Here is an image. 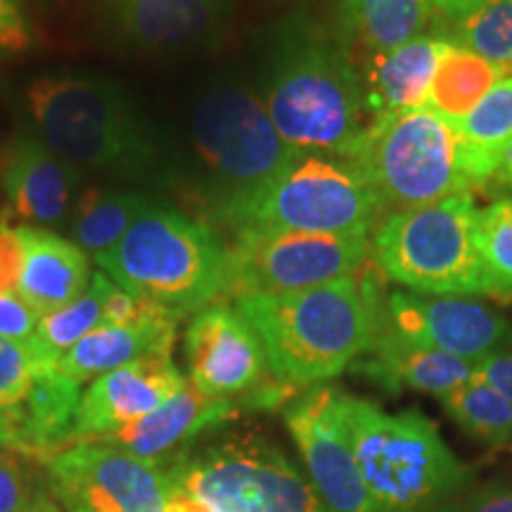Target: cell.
<instances>
[{
  "label": "cell",
  "instance_id": "obj_1",
  "mask_svg": "<svg viewBox=\"0 0 512 512\" xmlns=\"http://www.w3.org/2000/svg\"><path fill=\"white\" fill-rule=\"evenodd\" d=\"M370 259L356 275L335 283L235 299V309L264 344L275 380L297 389L318 387L366 354L387 302V278Z\"/></svg>",
  "mask_w": 512,
  "mask_h": 512
},
{
  "label": "cell",
  "instance_id": "obj_2",
  "mask_svg": "<svg viewBox=\"0 0 512 512\" xmlns=\"http://www.w3.org/2000/svg\"><path fill=\"white\" fill-rule=\"evenodd\" d=\"M24 100L38 140L76 169L152 181L164 166L162 138L147 112L105 76H41Z\"/></svg>",
  "mask_w": 512,
  "mask_h": 512
},
{
  "label": "cell",
  "instance_id": "obj_3",
  "mask_svg": "<svg viewBox=\"0 0 512 512\" xmlns=\"http://www.w3.org/2000/svg\"><path fill=\"white\" fill-rule=\"evenodd\" d=\"M261 100L285 143L299 152L347 155L366 128L363 76L344 36L306 19L280 31Z\"/></svg>",
  "mask_w": 512,
  "mask_h": 512
},
{
  "label": "cell",
  "instance_id": "obj_4",
  "mask_svg": "<svg viewBox=\"0 0 512 512\" xmlns=\"http://www.w3.org/2000/svg\"><path fill=\"white\" fill-rule=\"evenodd\" d=\"M95 264L124 290L188 316L228 297V245L211 223L152 204Z\"/></svg>",
  "mask_w": 512,
  "mask_h": 512
},
{
  "label": "cell",
  "instance_id": "obj_5",
  "mask_svg": "<svg viewBox=\"0 0 512 512\" xmlns=\"http://www.w3.org/2000/svg\"><path fill=\"white\" fill-rule=\"evenodd\" d=\"M188 128L202 207L221 226L299 157L273 126L261 95L238 83L207 88L192 105Z\"/></svg>",
  "mask_w": 512,
  "mask_h": 512
},
{
  "label": "cell",
  "instance_id": "obj_6",
  "mask_svg": "<svg viewBox=\"0 0 512 512\" xmlns=\"http://www.w3.org/2000/svg\"><path fill=\"white\" fill-rule=\"evenodd\" d=\"M339 411L358 470L389 512L437 510L470 479V467L415 408L387 413L373 401L342 392Z\"/></svg>",
  "mask_w": 512,
  "mask_h": 512
},
{
  "label": "cell",
  "instance_id": "obj_7",
  "mask_svg": "<svg viewBox=\"0 0 512 512\" xmlns=\"http://www.w3.org/2000/svg\"><path fill=\"white\" fill-rule=\"evenodd\" d=\"M472 192L425 207L392 211L375 226L370 256L392 283L418 294H494L475 238Z\"/></svg>",
  "mask_w": 512,
  "mask_h": 512
},
{
  "label": "cell",
  "instance_id": "obj_8",
  "mask_svg": "<svg viewBox=\"0 0 512 512\" xmlns=\"http://www.w3.org/2000/svg\"><path fill=\"white\" fill-rule=\"evenodd\" d=\"M384 209L366 169L351 155L299 152L271 183L242 202L223 226L370 235Z\"/></svg>",
  "mask_w": 512,
  "mask_h": 512
},
{
  "label": "cell",
  "instance_id": "obj_9",
  "mask_svg": "<svg viewBox=\"0 0 512 512\" xmlns=\"http://www.w3.org/2000/svg\"><path fill=\"white\" fill-rule=\"evenodd\" d=\"M347 155L366 169L384 216L475 188L456 126L425 107L373 119Z\"/></svg>",
  "mask_w": 512,
  "mask_h": 512
},
{
  "label": "cell",
  "instance_id": "obj_10",
  "mask_svg": "<svg viewBox=\"0 0 512 512\" xmlns=\"http://www.w3.org/2000/svg\"><path fill=\"white\" fill-rule=\"evenodd\" d=\"M176 489L214 512H330L271 441L230 437L171 465Z\"/></svg>",
  "mask_w": 512,
  "mask_h": 512
},
{
  "label": "cell",
  "instance_id": "obj_11",
  "mask_svg": "<svg viewBox=\"0 0 512 512\" xmlns=\"http://www.w3.org/2000/svg\"><path fill=\"white\" fill-rule=\"evenodd\" d=\"M368 259V235L240 228L228 245V297L311 290L351 278Z\"/></svg>",
  "mask_w": 512,
  "mask_h": 512
},
{
  "label": "cell",
  "instance_id": "obj_12",
  "mask_svg": "<svg viewBox=\"0 0 512 512\" xmlns=\"http://www.w3.org/2000/svg\"><path fill=\"white\" fill-rule=\"evenodd\" d=\"M43 463L67 512H164L176 491L171 465L105 441H76Z\"/></svg>",
  "mask_w": 512,
  "mask_h": 512
},
{
  "label": "cell",
  "instance_id": "obj_13",
  "mask_svg": "<svg viewBox=\"0 0 512 512\" xmlns=\"http://www.w3.org/2000/svg\"><path fill=\"white\" fill-rule=\"evenodd\" d=\"M81 384L34 349L0 337V448L48 456L67 444Z\"/></svg>",
  "mask_w": 512,
  "mask_h": 512
},
{
  "label": "cell",
  "instance_id": "obj_14",
  "mask_svg": "<svg viewBox=\"0 0 512 512\" xmlns=\"http://www.w3.org/2000/svg\"><path fill=\"white\" fill-rule=\"evenodd\" d=\"M342 392L313 387L285 411L287 430L309 472V482L330 512H389L370 494L351 451L342 411Z\"/></svg>",
  "mask_w": 512,
  "mask_h": 512
},
{
  "label": "cell",
  "instance_id": "obj_15",
  "mask_svg": "<svg viewBox=\"0 0 512 512\" xmlns=\"http://www.w3.org/2000/svg\"><path fill=\"white\" fill-rule=\"evenodd\" d=\"M382 325L406 342L465 361H482L496 351L512 349L510 320L470 297L387 292Z\"/></svg>",
  "mask_w": 512,
  "mask_h": 512
},
{
  "label": "cell",
  "instance_id": "obj_16",
  "mask_svg": "<svg viewBox=\"0 0 512 512\" xmlns=\"http://www.w3.org/2000/svg\"><path fill=\"white\" fill-rule=\"evenodd\" d=\"M190 382L202 394L242 401L271 380L268 358L247 318L226 302L204 306L185 332Z\"/></svg>",
  "mask_w": 512,
  "mask_h": 512
},
{
  "label": "cell",
  "instance_id": "obj_17",
  "mask_svg": "<svg viewBox=\"0 0 512 512\" xmlns=\"http://www.w3.org/2000/svg\"><path fill=\"white\" fill-rule=\"evenodd\" d=\"M188 382L171 356H145L100 375L81 394L69 444L98 441L124 430L169 401ZM67 444V446H69Z\"/></svg>",
  "mask_w": 512,
  "mask_h": 512
},
{
  "label": "cell",
  "instance_id": "obj_18",
  "mask_svg": "<svg viewBox=\"0 0 512 512\" xmlns=\"http://www.w3.org/2000/svg\"><path fill=\"white\" fill-rule=\"evenodd\" d=\"M83 171L38 138L12 140L0 159V190L27 226H62L79 204Z\"/></svg>",
  "mask_w": 512,
  "mask_h": 512
},
{
  "label": "cell",
  "instance_id": "obj_19",
  "mask_svg": "<svg viewBox=\"0 0 512 512\" xmlns=\"http://www.w3.org/2000/svg\"><path fill=\"white\" fill-rule=\"evenodd\" d=\"M102 10L128 46L145 53H181L219 31L226 0H102Z\"/></svg>",
  "mask_w": 512,
  "mask_h": 512
},
{
  "label": "cell",
  "instance_id": "obj_20",
  "mask_svg": "<svg viewBox=\"0 0 512 512\" xmlns=\"http://www.w3.org/2000/svg\"><path fill=\"white\" fill-rule=\"evenodd\" d=\"M477 361L444 354L396 337L382 325H377L373 342L366 354L356 358L354 373L368 377L387 392H422L444 396L475 375Z\"/></svg>",
  "mask_w": 512,
  "mask_h": 512
},
{
  "label": "cell",
  "instance_id": "obj_21",
  "mask_svg": "<svg viewBox=\"0 0 512 512\" xmlns=\"http://www.w3.org/2000/svg\"><path fill=\"white\" fill-rule=\"evenodd\" d=\"M22 240V275H19V297L38 316L62 309L83 294L91 283V259L72 240L48 228L17 226Z\"/></svg>",
  "mask_w": 512,
  "mask_h": 512
},
{
  "label": "cell",
  "instance_id": "obj_22",
  "mask_svg": "<svg viewBox=\"0 0 512 512\" xmlns=\"http://www.w3.org/2000/svg\"><path fill=\"white\" fill-rule=\"evenodd\" d=\"M238 411V401L202 394L188 380L157 411L98 441L126 448V451L136 453L140 458L159 460V456L183 446L185 441L197 437L204 430H211V427L235 418Z\"/></svg>",
  "mask_w": 512,
  "mask_h": 512
},
{
  "label": "cell",
  "instance_id": "obj_23",
  "mask_svg": "<svg viewBox=\"0 0 512 512\" xmlns=\"http://www.w3.org/2000/svg\"><path fill=\"white\" fill-rule=\"evenodd\" d=\"M181 316L159 309L131 325H98L62 356L60 370L79 384L124 368L145 356H171Z\"/></svg>",
  "mask_w": 512,
  "mask_h": 512
},
{
  "label": "cell",
  "instance_id": "obj_24",
  "mask_svg": "<svg viewBox=\"0 0 512 512\" xmlns=\"http://www.w3.org/2000/svg\"><path fill=\"white\" fill-rule=\"evenodd\" d=\"M448 43L451 38L422 34L399 48L370 57L363 76L366 112L380 119L425 107Z\"/></svg>",
  "mask_w": 512,
  "mask_h": 512
},
{
  "label": "cell",
  "instance_id": "obj_25",
  "mask_svg": "<svg viewBox=\"0 0 512 512\" xmlns=\"http://www.w3.org/2000/svg\"><path fill=\"white\" fill-rule=\"evenodd\" d=\"M456 131L470 181L475 188L491 183L501 157L512 145V74H505L475 110L458 121Z\"/></svg>",
  "mask_w": 512,
  "mask_h": 512
},
{
  "label": "cell",
  "instance_id": "obj_26",
  "mask_svg": "<svg viewBox=\"0 0 512 512\" xmlns=\"http://www.w3.org/2000/svg\"><path fill=\"white\" fill-rule=\"evenodd\" d=\"M505 74L508 69L501 64L486 60L475 50L460 46L458 41H451L434 74L425 110L439 114L456 126L475 110Z\"/></svg>",
  "mask_w": 512,
  "mask_h": 512
},
{
  "label": "cell",
  "instance_id": "obj_27",
  "mask_svg": "<svg viewBox=\"0 0 512 512\" xmlns=\"http://www.w3.org/2000/svg\"><path fill=\"white\" fill-rule=\"evenodd\" d=\"M344 34L354 36L370 57L425 34L430 0H339Z\"/></svg>",
  "mask_w": 512,
  "mask_h": 512
},
{
  "label": "cell",
  "instance_id": "obj_28",
  "mask_svg": "<svg viewBox=\"0 0 512 512\" xmlns=\"http://www.w3.org/2000/svg\"><path fill=\"white\" fill-rule=\"evenodd\" d=\"M152 204L157 200L138 190H86L72 214L74 242L88 259L98 261L124 240Z\"/></svg>",
  "mask_w": 512,
  "mask_h": 512
},
{
  "label": "cell",
  "instance_id": "obj_29",
  "mask_svg": "<svg viewBox=\"0 0 512 512\" xmlns=\"http://www.w3.org/2000/svg\"><path fill=\"white\" fill-rule=\"evenodd\" d=\"M112 287L114 283L105 273H93L91 283L74 302L41 316L34 342L36 354L43 361L60 366L62 356L102 323V309Z\"/></svg>",
  "mask_w": 512,
  "mask_h": 512
},
{
  "label": "cell",
  "instance_id": "obj_30",
  "mask_svg": "<svg viewBox=\"0 0 512 512\" xmlns=\"http://www.w3.org/2000/svg\"><path fill=\"white\" fill-rule=\"evenodd\" d=\"M444 411L463 430L484 444L503 446L512 441V406L494 387L477 380H467L460 387L439 396Z\"/></svg>",
  "mask_w": 512,
  "mask_h": 512
},
{
  "label": "cell",
  "instance_id": "obj_31",
  "mask_svg": "<svg viewBox=\"0 0 512 512\" xmlns=\"http://www.w3.org/2000/svg\"><path fill=\"white\" fill-rule=\"evenodd\" d=\"M477 249L496 297H512V197L477 209Z\"/></svg>",
  "mask_w": 512,
  "mask_h": 512
},
{
  "label": "cell",
  "instance_id": "obj_32",
  "mask_svg": "<svg viewBox=\"0 0 512 512\" xmlns=\"http://www.w3.org/2000/svg\"><path fill=\"white\" fill-rule=\"evenodd\" d=\"M458 43L486 60L512 67V0H484L458 24Z\"/></svg>",
  "mask_w": 512,
  "mask_h": 512
},
{
  "label": "cell",
  "instance_id": "obj_33",
  "mask_svg": "<svg viewBox=\"0 0 512 512\" xmlns=\"http://www.w3.org/2000/svg\"><path fill=\"white\" fill-rule=\"evenodd\" d=\"M38 491L12 451H0V512H24Z\"/></svg>",
  "mask_w": 512,
  "mask_h": 512
},
{
  "label": "cell",
  "instance_id": "obj_34",
  "mask_svg": "<svg viewBox=\"0 0 512 512\" xmlns=\"http://www.w3.org/2000/svg\"><path fill=\"white\" fill-rule=\"evenodd\" d=\"M41 316L19 297V292L0 294V337L34 349Z\"/></svg>",
  "mask_w": 512,
  "mask_h": 512
},
{
  "label": "cell",
  "instance_id": "obj_35",
  "mask_svg": "<svg viewBox=\"0 0 512 512\" xmlns=\"http://www.w3.org/2000/svg\"><path fill=\"white\" fill-rule=\"evenodd\" d=\"M34 46V27L22 0H0V57H17Z\"/></svg>",
  "mask_w": 512,
  "mask_h": 512
},
{
  "label": "cell",
  "instance_id": "obj_36",
  "mask_svg": "<svg viewBox=\"0 0 512 512\" xmlns=\"http://www.w3.org/2000/svg\"><path fill=\"white\" fill-rule=\"evenodd\" d=\"M22 259V240H19L17 228L0 226V294L17 292Z\"/></svg>",
  "mask_w": 512,
  "mask_h": 512
},
{
  "label": "cell",
  "instance_id": "obj_37",
  "mask_svg": "<svg viewBox=\"0 0 512 512\" xmlns=\"http://www.w3.org/2000/svg\"><path fill=\"white\" fill-rule=\"evenodd\" d=\"M475 377L494 387L498 394L512 406V349L496 351L477 361Z\"/></svg>",
  "mask_w": 512,
  "mask_h": 512
},
{
  "label": "cell",
  "instance_id": "obj_38",
  "mask_svg": "<svg viewBox=\"0 0 512 512\" xmlns=\"http://www.w3.org/2000/svg\"><path fill=\"white\" fill-rule=\"evenodd\" d=\"M432 8H437L441 15L460 24L465 17H470L484 0H430Z\"/></svg>",
  "mask_w": 512,
  "mask_h": 512
},
{
  "label": "cell",
  "instance_id": "obj_39",
  "mask_svg": "<svg viewBox=\"0 0 512 512\" xmlns=\"http://www.w3.org/2000/svg\"><path fill=\"white\" fill-rule=\"evenodd\" d=\"M164 512H214V510H211L204 501H200L197 496L188 494V491L176 489Z\"/></svg>",
  "mask_w": 512,
  "mask_h": 512
},
{
  "label": "cell",
  "instance_id": "obj_40",
  "mask_svg": "<svg viewBox=\"0 0 512 512\" xmlns=\"http://www.w3.org/2000/svg\"><path fill=\"white\" fill-rule=\"evenodd\" d=\"M465 512H512V494H489L467 505Z\"/></svg>",
  "mask_w": 512,
  "mask_h": 512
},
{
  "label": "cell",
  "instance_id": "obj_41",
  "mask_svg": "<svg viewBox=\"0 0 512 512\" xmlns=\"http://www.w3.org/2000/svg\"><path fill=\"white\" fill-rule=\"evenodd\" d=\"M491 183H498L501 188H512V145L505 150V155L501 157V164H498Z\"/></svg>",
  "mask_w": 512,
  "mask_h": 512
},
{
  "label": "cell",
  "instance_id": "obj_42",
  "mask_svg": "<svg viewBox=\"0 0 512 512\" xmlns=\"http://www.w3.org/2000/svg\"><path fill=\"white\" fill-rule=\"evenodd\" d=\"M24 512H62V510H60V505H57L48 494H41V491H38V494L34 496V501L27 505V510Z\"/></svg>",
  "mask_w": 512,
  "mask_h": 512
},
{
  "label": "cell",
  "instance_id": "obj_43",
  "mask_svg": "<svg viewBox=\"0 0 512 512\" xmlns=\"http://www.w3.org/2000/svg\"><path fill=\"white\" fill-rule=\"evenodd\" d=\"M510 302H512V297H510Z\"/></svg>",
  "mask_w": 512,
  "mask_h": 512
}]
</instances>
